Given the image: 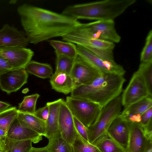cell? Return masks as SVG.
Listing matches in <instances>:
<instances>
[{"mask_svg":"<svg viewBox=\"0 0 152 152\" xmlns=\"http://www.w3.org/2000/svg\"><path fill=\"white\" fill-rule=\"evenodd\" d=\"M87 49L102 59L111 62L115 61L113 50L99 49Z\"/></svg>","mask_w":152,"mask_h":152,"instance_id":"33","label":"cell"},{"mask_svg":"<svg viewBox=\"0 0 152 152\" xmlns=\"http://www.w3.org/2000/svg\"><path fill=\"white\" fill-rule=\"evenodd\" d=\"M65 101L73 116L87 128L94 122L102 108L93 102L71 96H67Z\"/></svg>","mask_w":152,"mask_h":152,"instance_id":"5","label":"cell"},{"mask_svg":"<svg viewBox=\"0 0 152 152\" xmlns=\"http://www.w3.org/2000/svg\"><path fill=\"white\" fill-rule=\"evenodd\" d=\"M18 114V110L15 107H10L0 112V127L7 134L10 126Z\"/></svg>","mask_w":152,"mask_h":152,"instance_id":"27","label":"cell"},{"mask_svg":"<svg viewBox=\"0 0 152 152\" xmlns=\"http://www.w3.org/2000/svg\"><path fill=\"white\" fill-rule=\"evenodd\" d=\"M42 136L32 130L18 117L14 120L7 133L9 138L18 140H31L36 143L42 140Z\"/></svg>","mask_w":152,"mask_h":152,"instance_id":"17","label":"cell"},{"mask_svg":"<svg viewBox=\"0 0 152 152\" xmlns=\"http://www.w3.org/2000/svg\"><path fill=\"white\" fill-rule=\"evenodd\" d=\"M59 128L62 137L72 145L75 139L77 132L74 126L73 116L63 99L60 107Z\"/></svg>","mask_w":152,"mask_h":152,"instance_id":"14","label":"cell"},{"mask_svg":"<svg viewBox=\"0 0 152 152\" xmlns=\"http://www.w3.org/2000/svg\"><path fill=\"white\" fill-rule=\"evenodd\" d=\"M152 107L141 115L140 123L143 126L146 125L152 119Z\"/></svg>","mask_w":152,"mask_h":152,"instance_id":"36","label":"cell"},{"mask_svg":"<svg viewBox=\"0 0 152 152\" xmlns=\"http://www.w3.org/2000/svg\"><path fill=\"white\" fill-rule=\"evenodd\" d=\"M39 96L36 93L25 96L22 101L19 104L18 110L23 113L34 114L36 110L37 102Z\"/></svg>","mask_w":152,"mask_h":152,"instance_id":"29","label":"cell"},{"mask_svg":"<svg viewBox=\"0 0 152 152\" xmlns=\"http://www.w3.org/2000/svg\"></svg>","mask_w":152,"mask_h":152,"instance_id":"44","label":"cell"},{"mask_svg":"<svg viewBox=\"0 0 152 152\" xmlns=\"http://www.w3.org/2000/svg\"><path fill=\"white\" fill-rule=\"evenodd\" d=\"M48 140L46 146L48 152H73L72 145L64 140L60 134Z\"/></svg>","mask_w":152,"mask_h":152,"instance_id":"26","label":"cell"},{"mask_svg":"<svg viewBox=\"0 0 152 152\" xmlns=\"http://www.w3.org/2000/svg\"><path fill=\"white\" fill-rule=\"evenodd\" d=\"M152 107V96H148L125 107L120 115L130 122L140 123L141 115Z\"/></svg>","mask_w":152,"mask_h":152,"instance_id":"18","label":"cell"},{"mask_svg":"<svg viewBox=\"0 0 152 152\" xmlns=\"http://www.w3.org/2000/svg\"><path fill=\"white\" fill-rule=\"evenodd\" d=\"M10 106L9 103L0 101V112L9 108Z\"/></svg>","mask_w":152,"mask_h":152,"instance_id":"40","label":"cell"},{"mask_svg":"<svg viewBox=\"0 0 152 152\" xmlns=\"http://www.w3.org/2000/svg\"><path fill=\"white\" fill-rule=\"evenodd\" d=\"M143 127L146 136L149 139L152 140V119L146 125Z\"/></svg>","mask_w":152,"mask_h":152,"instance_id":"38","label":"cell"},{"mask_svg":"<svg viewBox=\"0 0 152 152\" xmlns=\"http://www.w3.org/2000/svg\"><path fill=\"white\" fill-rule=\"evenodd\" d=\"M101 73L78 56L70 75L75 87L90 84Z\"/></svg>","mask_w":152,"mask_h":152,"instance_id":"11","label":"cell"},{"mask_svg":"<svg viewBox=\"0 0 152 152\" xmlns=\"http://www.w3.org/2000/svg\"><path fill=\"white\" fill-rule=\"evenodd\" d=\"M7 137L6 132L1 127H0V139L3 140Z\"/></svg>","mask_w":152,"mask_h":152,"instance_id":"41","label":"cell"},{"mask_svg":"<svg viewBox=\"0 0 152 152\" xmlns=\"http://www.w3.org/2000/svg\"><path fill=\"white\" fill-rule=\"evenodd\" d=\"M148 96H152L149 93L142 76L137 71L121 94L122 105L127 106Z\"/></svg>","mask_w":152,"mask_h":152,"instance_id":"8","label":"cell"},{"mask_svg":"<svg viewBox=\"0 0 152 152\" xmlns=\"http://www.w3.org/2000/svg\"><path fill=\"white\" fill-rule=\"evenodd\" d=\"M25 69L27 72L41 78H50L53 74V68L50 64L34 61H29Z\"/></svg>","mask_w":152,"mask_h":152,"instance_id":"23","label":"cell"},{"mask_svg":"<svg viewBox=\"0 0 152 152\" xmlns=\"http://www.w3.org/2000/svg\"><path fill=\"white\" fill-rule=\"evenodd\" d=\"M2 141L3 152H28L32 147L30 140H18L7 137Z\"/></svg>","mask_w":152,"mask_h":152,"instance_id":"24","label":"cell"},{"mask_svg":"<svg viewBox=\"0 0 152 152\" xmlns=\"http://www.w3.org/2000/svg\"><path fill=\"white\" fill-rule=\"evenodd\" d=\"M72 145L73 152H101L94 145L86 141L77 132Z\"/></svg>","mask_w":152,"mask_h":152,"instance_id":"28","label":"cell"},{"mask_svg":"<svg viewBox=\"0 0 152 152\" xmlns=\"http://www.w3.org/2000/svg\"><path fill=\"white\" fill-rule=\"evenodd\" d=\"M146 152H152V144L149 145Z\"/></svg>","mask_w":152,"mask_h":152,"instance_id":"43","label":"cell"},{"mask_svg":"<svg viewBox=\"0 0 152 152\" xmlns=\"http://www.w3.org/2000/svg\"><path fill=\"white\" fill-rule=\"evenodd\" d=\"M151 144L152 140L146 136L140 123L130 122V132L126 152H146Z\"/></svg>","mask_w":152,"mask_h":152,"instance_id":"13","label":"cell"},{"mask_svg":"<svg viewBox=\"0 0 152 152\" xmlns=\"http://www.w3.org/2000/svg\"><path fill=\"white\" fill-rule=\"evenodd\" d=\"M34 55V52L26 48L0 47V56L8 61L12 70L25 68Z\"/></svg>","mask_w":152,"mask_h":152,"instance_id":"10","label":"cell"},{"mask_svg":"<svg viewBox=\"0 0 152 152\" xmlns=\"http://www.w3.org/2000/svg\"><path fill=\"white\" fill-rule=\"evenodd\" d=\"M76 59L64 56L56 57L55 72L70 74Z\"/></svg>","mask_w":152,"mask_h":152,"instance_id":"31","label":"cell"},{"mask_svg":"<svg viewBox=\"0 0 152 152\" xmlns=\"http://www.w3.org/2000/svg\"><path fill=\"white\" fill-rule=\"evenodd\" d=\"M97 36L101 39L114 43H119L121 37L117 32L114 20H96L86 23H81L77 28Z\"/></svg>","mask_w":152,"mask_h":152,"instance_id":"7","label":"cell"},{"mask_svg":"<svg viewBox=\"0 0 152 152\" xmlns=\"http://www.w3.org/2000/svg\"><path fill=\"white\" fill-rule=\"evenodd\" d=\"M17 12L29 43L34 45L62 37L81 23L62 13L26 4L19 6Z\"/></svg>","mask_w":152,"mask_h":152,"instance_id":"1","label":"cell"},{"mask_svg":"<svg viewBox=\"0 0 152 152\" xmlns=\"http://www.w3.org/2000/svg\"><path fill=\"white\" fill-rule=\"evenodd\" d=\"M78 56L101 73L124 76L126 71L123 67L115 61L105 60L88 49L77 45Z\"/></svg>","mask_w":152,"mask_h":152,"instance_id":"6","label":"cell"},{"mask_svg":"<svg viewBox=\"0 0 152 152\" xmlns=\"http://www.w3.org/2000/svg\"><path fill=\"white\" fill-rule=\"evenodd\" d=\"M18 111V117L26 125L38 134L44 136L46 131L45 121L34 114Z\"/></svg>","mask_w":152,"mask_h":152,"instance_id":"22","label":"cell"},{"mask_svg":"<svg viewBox=\"0 0 152 152\" xmlns=\"http://www.w3.org/2000/svg\"><path fill=\"white\" fill-rule=\"evenodd\" d=\"M28 152H48V151L47 146L40 148H36L32 147Z\"/></svg>","mask_w":152,"mask_h":152,"instance_id":"39","label":"cell"},{"mask_svg":"<svg viewBox=\"0 0 152 152\" xmlns=\"http://www.w3.org/2000/svg\"><path fill=\"white\" fill-rule=\"evenodd\" d=\"M63 99H60L46 103L49 107V113L46 121V131L44 136L48 140L60 134L59 119L60 107Z\"/></svg>","mask_w":152,"mask_h":152,"instance_id":"19","label":"cell"},{"mask_svg":"<svg viewBox=\"0 0 152 152\" xmlns=\"http://www.w3.org/2000/svg\"><path fill=\"white\" fill-rule=\"evenodd\" d=\"M28 76L25 68L11 70L0 75V88L8 94L16 92L27 83Z\"/></svg>","mask_w":152,"mask_h":152,"instance_id":"12","label":"cell"},{"mask_svg":"<svg viewBox=\"0 0 152 152\" xmlns=\"http://www.w3.org/2000/svg\"><path fill=\"white\" fill-rule=\"evenodd\" d=\"M136 0H106L69 5L62 14L76 20H113L123 13Z\"/></svg>","mask_w":152,"mask_h":152,"instance_id":"3","label":"cell"},{"mask_svg":"<svg viewBox=\"0 0 152 152\" xmlns=\"http://www.w3.org/2000/svg\"><path fill=\"white\" fill-rule=\"evenodd\" d=\"M12 70L8 61L0 56V75Z\"/></svg>","mask_w":152,"mask_h":152,"instance_id":"37","label":"cell"},{"mask_svg":"<svg viewBox=\"0 0 152 152\" xmlns=\"http://www.w3.org/2000/svg\"><path fill=\"white\" fill-rule=\"evenodd\" d=\"M62 39L66 42L75 43L87 48L113 50L114 43L105 40L96 39L86 32L76 29L64 35Z\"/></svg>","mask_w":152,"mask_h":152,"instance_id":"9","label":"cell"},{"mask_svg":"<svg viewBox=\"0 0 152 152\" xmlns=\"http://www.w3.org/2000/svg\"><path fill=\"white\" fill-rule=\"evenodd\" d=\"M73 120L75 128L77 132L83 139L89 142L88 128L74 116Z\"/></svg>","mask_w":152,"mask_h":152,"instance_id":"34","label":"cell"},{"mask_svg":"<svg viewBox=\"0 0 152 152\" xmlns=\"http://www.w3.org/2000/svg\"><path fill=\"white\" fill-rule=\"evenodd\" d=\"M130 129V122L119 115L110 125L107 130V134L126 151Z\"/></svg>","mask_w":152,"mask_h":152,"instance_id":"16","label":"cell"},{"mask_svg":"<svg viewBox=\"0 0 152 152\" xmlns=\"http://www.w3.org/2000/svg\"><path fill=\"white\" fill-rule=\"evenodd\" d=\"M122 106L121 94L102 108L94 122L87 128L89 143L93 144L98 138L107 134L110 125L120 114Z\"/></svg>","mask_w":152,"mask_h":152,"instance_id":"4","label":"cell"},{"mask_svg":"<svg viewBox=\"0 0 152 152\" xmlns=\"http://www.w3.org/2000/svg\"><path fill=\"white\" fill-rule=\"evenodd\" d=\"M125 81L124 76L101 73L90 84L75 87L71 96L89 100L102 107L121 94Z\"/></svg>","mask_w":152,"mask_h":152,"instance_id":"2","label":"cell"},{"mask_svg":"<svg viewBox=\"0 0 152 152\" xmlns=\"http://www.w3.org/2000/svg\"><path fill=\"white\" fill-rule=\"evenodd\" d=\"M137 71L142 76L149 93L152 96V61L141 62Z\"/></svg>","mask_w":152,"mask_h":152,"instance_id":"30","label":"cell"},{"mask_svg":"<svg viewBox=\"0 0 152 152\" xmlns=\"http://www.w3.org/2000/svg\"><path fill=\"white\" fill-rule=\"evenodd\" d=\"M50 82L53 89L65 94L71 93L75 87L70 75L64 72H55Z\"/></svg>","mask_w":152,"mask_h":152,"instance_id":"20","label":"cell"},{"mask_svg":"<svg viewBox=\"0 0 152 152\" xmlns=\"http://www.w3.org/2000/svg\"><path fill=\"white\" fill-rule=\"evenodd\" d=\"M3 143L2 140L0 139V152H3Z\"/></svg>","mask_w":152,"mask_h":152,"instance_id":"42","label":"cell"},{"mask_svg":"<svg viewBox=\"0 0 152 152\" xmlns=\"http://www.w3.org/2000/svg\"><path fill=\"white\" fill-rule=\"evenodd\" d=\"M93 144L101 152H126L125 149L107 134L98 138Z\"/></svg>","mask_w":152,"mask_h":152,"instance_id":"25","label":"cell"},{"mask_svg":"<svg viewBox=\"0 0 152 152\" xmlns=\"http://www.w3.org/2000/svg\"><path fill=\"white\" fill-rule=\"evenodd\" d=\"M141 62L152 61V30L149 31L140 56Z\"/></svg>","mask_w":152,"mask_h":152,"instance_id":"32","label":"cell"},{"mask_svg":"<svg viewBox=\"0 0 152 152\" xmlns=\"http://www.w3.org/2000/svg\"><path fill=\"white\" fill-rule=\"evenodd\" d=\"M29 43L25 33L8 24L0 30V47H19L26 48Z\"/></svg>","mask_w":152,"mask_h":152,"instance_id":"15","label":"cell"},{"mask_svg":"<svg viewBox=\"0 0 152 152\" xmlns=\"http://www.w3.org/2000/svg\"><path fill=\"white\" fill-rule=\"evenodd\" d=\"M48 41L55 50L56 57L64 56L74 59L77 57L76 45L74 43L55 40Z\"/></svg>","mask_w":152,"mask_h":152,"instance_id":"21","label":"cell"},{"mask_svg":"<svg viewBox=\"0 0 152 152\" xmlns=\"http://www.w3.org/2000/svg\"><path fill=\"white\" fill-rule=\"evenodd\" d=\"M49 113V107L46 104L42 107L39 108L36 110L34 115L40 119L46 121Z\"/></svg>","mask_w":152,"mask_h":152,"instance_id":"35","label":"cell"}]
</instances>
